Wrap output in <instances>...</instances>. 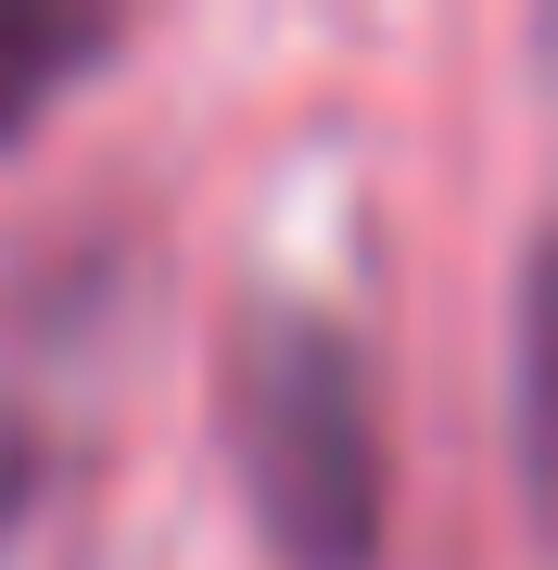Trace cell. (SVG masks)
I'll return each mask as SVG.
<instances>
[{"label": "cell", "instance_id": "cell-4", "mask_svg": "<svg viewBox=\"0 0 558 570\" xmlns=\"http://www.w3.org/2000/svg\"><path fill=\"white\" fill-rule=\"evenodd\" d=\"M520 431H533V469H558V228L520 279Z\"/></svg>", "mask_w": 558, "mask_h": 570}, {"label": "cell", "instance_id": "cell-1", "mask_svg": "<svg viewBox=\"0 0 558 570\" xmlns=\"http://www.w3.org/2000/svg\"><path fill=\"white\" fill-rule=\"evenodd\" d=\"M228 456L292 570H369L381 558V393L369 355L331 317L267 305L228 355Z\"/></svg>", "mask_w": 558, "mask_h": 570}, {"label": "cell", "instance_id": "cell-2", "mask_svg": "<svg viewBox=\"0 0 558 570\" xmlns=\"http://www.w3.org/2000/svg\"><path fill=\"white\" fill-rule=\"evenodd\" d=\"M0 570H77V456L39 406H0Z\"/></svg>", "mask_w": 558, "mask_h": 570}, {"label": "cell", "instance_id": "cell-3", "mask_svg": "<svg viewBox=\"0 0 558 570\" xmlns=\"http://www.w3.org/2000/svg\"><path fill=\"white\" fill-rule=\"evenodd\" d=\"M102 51H115L102 13H13V0H0V153H13Z\"/></svg>", "mask_w": 558, "mask_h": 570}]
</instances>
